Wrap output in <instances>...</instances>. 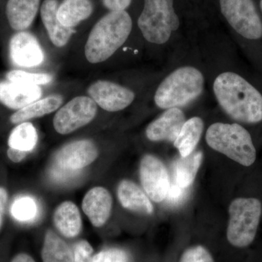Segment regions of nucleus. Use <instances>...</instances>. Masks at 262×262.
<instances>
[{
  "instance_id": "obj_1",
  "label": "nucleus",
  "mask_w": 262,
  "mask_h": 262,
  "mask_svg": "<svg viewBox=\"0 0 262 262\" xmlns=\"http://www.w3.org/2000/svg\"><path fill=\"white\" fill-rule=\"evenodd\" d=\"M215 100L231 118L244 123L262 121V94L242 76L224 72L213 83Z\"/></svg>"
},
{
  "instance_id": "obj_2",
  "label": "nucleus",
  "mask_w": 262,
  "mask_h": 262,
  "mask_svg": "<svg viewBox=\"0 0 262 262\" xmlns=\"http://www.w3.org/2000/svg\"><path fill=\"white\" fill-rule=\"evenodd\" d=\"M133 20L126 10L110 11L98 20L89 33L84 56L91 63L107 61L126 42Z\"/></svg>"
},
{
  "instance_id": "obj_3",
  "label": "nucleus",
  "mask_w": 262,
  "mask_h": 262,
  "mask_svg": "<svg viewBox=\"0 0 262 262\" xmlns=\"http://www.w3.org/2000/svg\"><path fill=\"white\" fill-rule=\"evenodd\" d=\"M205 88V77L199 69L183 66L170 72L155 91L158 108H181L199 98Z\"/></svg>"
},
{
  "instance_id": "obj_4",
  "label": "nucleus",
  "mask_w": 262,
  "mask_h": 262,
  "mask_svg": "<svg viewBox=\"0 0 262 262\" xmlns=\"http://www.w3.org/2000/svg\"><path fill=\"white\" fill-rule=\"evenodd\" d=\"M206 141L211 149L244 166H251L256 161L251 134L239 124L215 122L207 130Z\"/></svg>"
},
{
  "instance_id": "obj_5",
  "label": "nucleus",
  "mask_w": 262,
  "mask_h": 262,
  "mask_svg": "<svg viewBox=\"0 0 262 262\" xmlns=\"http://www.w3.org/2000/svg\"><path fill=\"white\" fill-rule=\"evenodd\" d=\"M137 24L148 42L158 46L168 42L181 25L175 0H144Z\"/></svg>"
},
{
  "instance_id": "obj_6",
  "label": "nucleus",
  "mask_w": 262,
  "mask_h": 262,
  "mask_svg": "<svg viewBox=\"0 0 262 262\" xmlns=\"http://www.w3.org/2000/svg\"><path fill=\"white\" fill-rule=\"evenodd\" d=\"M262 205L256 198H239L229 207V220L227 238L236 248H246L252 244L257 232Z\"/></svg>"
},
{
  "instance_id": "obj_7",
  "label": "nucleus",
  "mask_w": 262,
  "mask_h": 262,
  "mask_svg": "<svg viewBox=\"0 0 262 262\" xmlns=\"http://www.w3.org/2000/svg\"><path fill=\"white\" fill-rule=\"evenodd\" d=\"M221 14L241 37L250 40L262 37V20L253 0H219Z\"/></svg>"
},
{
  "instance_id": "obj_8",
  "label": "nucleus",
  "mask_w": 262,
  "mask_h": 262,
  "mask_svg": "<svg viewBox=\"0 0 262 262\" xmlns=\"http://www.w3.org/2000/svg\"><path fill=\"white\" fill-rule=\"evenodd\" d=\"M97 111V104L90 96H76L58 108L53 117V127L62 135L72 134L92 121Z\"/></svg>"
},
{
  "instance_id": "obj_9",
  "label": "nucleus",
  "mask_w": 262,
  "mask_h": 262,
  "mask_svg": "<svg viewBox=\"0 0 262 262\" xmlns=\"http://www.w3.org/2000/svg\"><path fill=\"white\" fill-rule=\"evenodd\" d=\"M98 106L110 113L122 111L134 102V91L122 84L108 80H97L89 86L87 91Z\"/></svg>"
},
{
  "instance_id": "obj_10",
  "label": "nucleus",
  "mask_w": 262,
  "mask_h": 262,
  "mask_svg": "<svg viewBox=\"0 0 262 262\" xmlns=\"http://www.w3.org/2000/svg\"><path fill=\"white\" fill-rule=\"evenodd\" d=\"M142 187L151 201H165L170 189L168 170L163 162L154 155H146L141 160L139 168Z\"/></svg>"
},
{
  "instance_id": "obj_11",
  "label": "nucleus",
  "mask_w": 262,
  "mask_h": 262,
  "mask_svg": "<svg viewBox=\"0 0 262 262\" xmlns=\"http://www.w3.org/2000/svg\"><path fill=\"white\" fill-rule=\"evenodd\" d=\"M98 155V148L94 141L87 139L75 141L57 151L55 163L67 170H79L94 163Z\"/></svg>"
},
{
  "instance_id": "obj_12",
  "label": "nucleus",
  "mask_w": 262,
  "mask_h": 262,
  "mask_svg": "<svg viewBox=\"0 0 262 262\" xmlns=\"http://www.w3.org/2000/svg\"><path fill=\"white\" fill-rule=\"evenodd\" d=\"M9 51L13 63L20 67H38L45 60L44 53L37 38L25 31L18 32L12 37Z\"/></svg>"
},
{
  "instance_id": "obj_13",
  "label": "nucleus",
  "mask_w": 262,
  "mask_h": 262,
  "mask_svg": "<svg viewBox=\"0 0 262 262\" xmlns=\"http://www.w3.org/2000/svg\"><path fill=\"white\" fill-rule=\"evenodd\" d=\"M185 122V115L180 108L165 110L146 127V137L154 142L174 141Z\"/></svg>"
},
{
  "instance_id": "obj_14",
  "label": "nucleus",
  "mask_w": 262,
  "mask_h": 262,
  "mask_svg": "<svg viewBox=\"0 0 262 262\" xmlns=\"http://www.w3.org/2000/svg\"><path fill=\"white\" fill-rule=\"evenodd\" d=\"M42 95L40 86L10 81L0 82V103L12 110H20L39 100Z\"/></svg>"
},
{
  "instance_id": "obj_15",
  "label": "nucleus",
  "mask_w": 262,
  "mask_h": 262,
  "mask_svg": "<svg viewBox=\"0 0 262 262\" xmlns=\"http://www.w3.org/2000/svg\"><path fill=\"white\" fill-rule=\"evenodd\" d=\"M113 207V198L107 189L101 187L93 188L86 193L82 201V210L91 224L101 227L106 224Z\"/></svg>"
},
{
  "instance_id": "obj_16",
  "label": "nucleus",
  "mask_w": 262,
  "mask_h": 262,
  "mask_svg": "<svg viewBox=\"0 0 262 262\" xmlns=\"http://www.w3.org/2000/svg\"><path fill=\"white\" fill-rule=\"evenodd\" d=\"M58 5L57 0H45L41 5L40 15L51 42L56 47L63 48L70 42L75 30L60 23L57 17Z\"/></svg>"
},
{
  "instance_id": "obj_17",
  "label": "nucleus",
  "mask_w": 262,
  "mask_h": 262,
  "mask_svg": "<svg viewBox=\"0 0 262 262\" xmlns=\"http://www.w3.org/2000/svg\"><path fill=\"white\" fill-rule=\"evenodd\" d=\"M40 7V0H8L5 14L10 27L23 32L31 27Z\"/></svg>"
},
{
  "instance_id": "obj_18",
  "label": "nucleus",
  "mask_w": 262,
  "mask_h": 262,
  "mask_svg": "<svg viewBox=\"0 0 262 262\" xmlns=\"http://www.w3.org/2000/svg\"><path fill=\"white\" fill-rule=\"evenodd\" d=\"M117 196L122 206L131 211L146 215L151 214L154 211L149 196L130 180H122L120 183Z\"/></svg>"
},
{
  "instance_id": "obj_19",
  "label": "nucleus",
  "mask_w": 262,
  "mask_h": 262,
  "mask_svg": "<svg viewBox=\"0 0 262 262\" xmlns=\"http://www.w3.org/2000/svg\"><path fill=\"white\" fill-rule=\"evenodd\" d=\"M53 221L60 233L67 238L77 237L82 230L80 211L72 202L62 203L55 211Z\"/></svg>"
},
{
  "instance_id": "obj_20",
  "label": "nucleus",
  "mask_w": 262,
  "mask_h": 262,
  "mask_svg": "<svg viewBox=\"0 0 262 262\" xmlns=\"http://www.w3.org/2000/svg\"><path fill=\"white\" fill-rule=\"evenodd\" d=\"M63 101V98L60 95H51L46 98H39L37 101L17 110L10 117V122L13 124H20L49 115L61 107Z\"/></svg>"
},
{
  "instance_id": "obj_21",
  "label": "nucleus",
  "mask_w": 262,
  "mask_h": 262,
  "mask_svg": "<svg viewBox=\"0 0 262 262\" xmlns=\"http://www.w3.org/2000/svg\"><path fill=\"white\" fill-rule=\"evenodd\" d=\"M94 9L91 0H63L58 5L57 17L62 25L74 29L89 18Z\"/></svg>"
},
{
  "instance_id": "obj_22",
  "label": "nucleus",
  "mask_w": 262,
  "mask_h": 262,
  "mask_svg": "<svg viewBox=\"0 0 262 262\" xmlns=\"http://www.w3.org/2000/svg\"><path fill=\"white\" fill-rule=\"evenodd\" d=\"M204 130V122L201 117H193L186 120L180 133L173 141L182 158L189 156L194 151Z\"/></svg>"
},
{
  "instance_id": "obj_23",
  "label": "nucleus",
  "mask_w": 262,
  "mask_h": 262,
  "mask_svg": "<svg viewBox=\"0 0 262 262\" xmlns=\"http://www.w3.org/2000/svg\"><path fill=\"white\" fill-rule=\"evenodd\" d=\"M203 160L201 151H193L189 156L177 160L173 165L174 184L182 188H189L194 182Z\"/></svg>"
},
{
  "instance_id": "obj_24",
  "label": "nucleus",
  "mask_w": 262,
  "mask_h": 262,
  "mask_svg": "<svg viewBox=\"0 0 262 262\" xmlns=\"http://www.w3.org/2000/svg\"><path fill=\"white\" fill-rule=\"evenodd\" d=\"M41 256L42 262H74L73 249L52 230L45 235Z\"/></svg>"
},
{
  "instance_id": "obj_25",
  "label": "nucleus",
  "mask_w": 262,
  "mask_h": 262,
  "mask_svg": "<svg viewBox=\"0 0 262 262\" xmlns=\"http://www.w3.org/2000/svg\"><path fill=\"white\" fill-rule=\"evenodd\" d=\"M38 141L37 130L28 122L18 124L10 133L8 139L9 147L30 152L35 148Z\"/></svg>"
},
{
  "instance_id": "obj_26",
  "label": "nucleus",
  "mask_w": 262,
  "mask_h": 262,
  "mask_svg": "<svg viewBox=\"0 0 262 262\" xmlns=\"http://www.w3.org/2000/svg\"><path fill=\"white\" fill-rule=\"evenodd\" d=\"M11 213L15 220L20 222H29L35 218L37 206L34 199L28 196L17 198L11 207Z\"/></svg>"
},
{
  "instance_id": "obj_27",
  "label": "nucleus",
  "mask_w": 262,
  "mask_h": 262,
  "mask_svg": "<svg viewBox=\"0 0 262 262\" xmlns=\"http://www.w3.org/2000/svg\"><path fill=\"white\" fill-rule=\"evenodd\" d=\"M6 78L10 82L40 86L53 81V76L47 73H32L22 70H12L8 72Z\"/></svg>"
},
{
  "instance_id": "obj_28",
  "label": "nucleus",
  "mask_w": 262,
  "mask_h": 262,
  "mask_svg": "<svg viewBox=\"0 0 262 262\" xmlns=\"http://www.w3.org/2000/svg\"><path fill=\"white\" fill-rule=\"evenodd\" d=\"M92 262H130V256L120 248H107L94 254Z\"/></svg>"
},
{
  "instance_id": "obj_29",
  "label": "nucleus",
  "mask_w": 262,
  "mask_h": 262,
  "mask_svg": "<svg viewBox=\"0 0 262 262\" xmlns=\"http://www.w3.org/2000/svg\"><path fill=\"white\" fill-rule=\"evenodd\" d=\"M180 262H214L211 253L202 246L187 248L183 253Z\"/></svg>"
},
{
  "instance_id": "obj_30",
  "label": "nucleus",
  "mask_w": 262,
  "mask_h": 262,
  "mask_svg": "<svg viewBox=\"0 0 262 262\" xmlns=\"http://www.w3.org/2000/svg\"><path fill=\"white\" fill-rule=\"evenodd\" d=\"M74 262H92L94 248L87 241H78L73 248Z\"/></svg>"
},
{
  "instance_id": "obj_31",
  "label": "nucleus",
  "mask_w": 262,
  "mask_h": 262,
  "mask_svg": "<svg viewBox=\"0 0 262 262\" xmlns=\"http://www.w3.org/2000/svg\"><path fill=\"white\" fill-rule=\"evenodd\" d=\"M187 188H182L174 183H170V189H169L168 195H167V203L170 206H177L180 204L181 203L187 196Z\"/></svg>"
},
{
  "instance_id": "obj_32",
  "label": "nucleus",
  "mask_w": 262,
  "mask_h": 262,
  "mask_svg": "<svg viewBox=\"0 0 262 262\" xmlns=\"http://www.w3.org/2000/svg\"><path fill=\"white\" fill-rule=\"evenodd\" d=\"M133 0H102L103 5L110 11L126 10Z\"/></svg>"
},
{
  "instance_id": "obj_33",
  "label": "nucleus",
  "mask_w": 262,
  "mask_h": 262,
  "mask_svg": "<svg viewBox=\"0 0 262 262\" xmlns=\"http://www.w3.org/2000/svg\"><path fill=\"white\" fill-rule=\"evenodd\" d=\"M77 171V170H67V169L62 168L56 165V167L53 168V176L58 180H65V179L74 177Z\"/></svg>"
},
{
  "instance_id": "obj_34",
  "label": "nucleus",
  "mask_w": 262,
  "mask_h": 262,
  "mask_svg": "<svg viewBox=\"0 0 262 262\" xmlns=\"http://www.w3.org/2000/svg\"><path fill=\"white\" fill-rule=\"evenodd\" d=\"M7 153H8L9 159L15 163L21 162L27 157V154H28V152H27V151L13 149V148L11 147H9Z\"/></svg>"
},
{
  "instance_id": "obj_35",
  "label": "nucleus",
  "mask_w": 262,
  "mask_h": 262,
  "mask_svg": "<svg viewBox=\"0 0 262 262\" xmlns=\"http://www.w3.org/2000/svg\"><path fill=\"white\" fill-rule=\"evenodd\" d=\"M8 201V192L4 188L0 187V229L3 225L5 206Z\"/></svg>"
},
{
  "instance_id": "obj_36",
  "label": "nucleus",
  "mask_w": 262,
  "mask_h": 262,
  "mask_svg": "<svg viewBox=\"0 0 262 262\" xmlns=\"http://www.w3.org/2000/svg\"><path fill=\"white\" fill-rule=\"evenodd\" d=\"M11 262H35V261L30 255L21 253L16 255Z\"/></svg>"
},
{
  "instance_id": "obj_37",
  "label": "nucleus",
  "mask_w": 262,
  "mask_h": 262,
  "mask_svg": "<svg viewBox=\"0 0 262 262\" xmlns=\"http://www.w3.org/2000/svg\"><path fill=\"white\" fill-rule=\"evenodd\" d=\"M260 9H261V11L262 13V0L260 1Z\"/></svg>"
}]
</instances>
